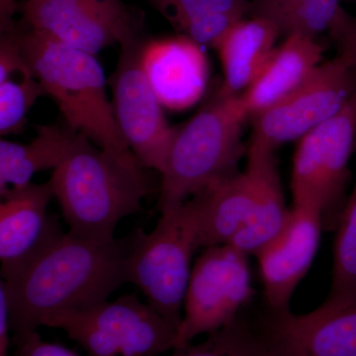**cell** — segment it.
<instances>
[{
	"instance_id": "8992f818",
	"label": "cell",
	"mask_w": 356,
	"mask_h": 356,
	"mask_svg": "<svg viewBox=\"0 0 356 356\" xmlns=\"http://www.w3.org/2000/svg\"><path fill=\"white\" fill-rule=\"evenodd\" d=\"M42 325L63 330L86 356H158L173 350L177 339V329L137 293L54 314Z\"/></svg>"
},
{
	"instance_id": "f546056e",
	"label": "cell",
	"mask_w": 356,
	"mask_h": 356,
	"mask_svg": "<svg viewBox=\"0 0 356 356\" xmlns=\"http://www.w3.org/2000/svg\"><path fill=\"white\" fill-rule=\"evenodd\" d=\"M19 8L16 0H0V30L9 31L15 27L13 16Z\"/></svg>"
},
{
	"instance_id": "f1b7e54d",
	"label": "cell",
	"mask_w": 356,
	"mask_h": 356,
	"mask_svg": "<svg viewBox=\"0 0 356 356\" xmlns=\"http://www.w3.org/2000/svg\"><path fill=\"white\" fill-rule=\"evenodd\" d=\"M10 334L6 297L3 290L0 288V356H8L9 346L13 343V337H10Z\"/></svg>"
},
{
	"instance_id": "6da1fadb",
	"label": "cell",
	"mask_w": 356,
	"mask_h": 356,
	"mask_svg": "<svg viewBox=\"0 0 356 356\" xmlns=\"http://www.w3.org/2000/svg\"><path fill=\"white\" fill-rule=\"evenodd\" d=\"M144 234L136 229L123 238L95 242L67 232L24 270L1 280L13 343L37 332L48 316L107 301L128 283L129 261Z\"/></svg>"
},
{
	"instance_id": "ac0fdd59",
	"label": "cell",
	"mask_w": 356,
	"mask_h": 356,
	"mask_svg": "<svg viewBox=\"0 0 356 356\" xmlns=\"http://www.w3.org/2000/svg\"><path fill=\"white\" fill-rule=\"evenodd\" d=\"M280 29L273 21L261 16L242 18L227 30L214 48L221 58L224 81L218 95H238L259 76L274 50Z\"/></svg>"
},
{
	"instance_id": "d6986e66",
	"label": "cell",
	"mask_w": 356,
	"mask_h": 356,
	"mask_svg": "<svg viewBox=\"0 0 356 356\" xmlns=\"http://www.w3.org/2000/svg\"><path fill=\"white\" fill-rule=\"evenodd\" d=\"M191 199L197 210L200 248L229 243L254 212V179L247 170L238 172Z\"/></svg>"
},
{
	"instance_id": "d4e9b609",
	"label": "cell",
	"mask_w": 356,
	"mask_h": 356,
	"mask_svg": "<svg viewBox=\"0 0 356 356\" xmlns=\"http://www.w3.org/2000/svg\"><path fill=\"white\" fill-rule=\"evenodd\" d=\"M341 0H302L273 21L280 32L314 37L331 29L343 9Z\"/></svg>"
},
{
	"instance_id": "5bb4252c",
	"label": "cell",
	"mask_w": 356,
	"mask_h": 356,
	"mask_svg": "<svg viewBox=\"0 0 356 356\" xmlns=\"http://www.w3.org/2000/svg\"><path fill=\"white\" fill-rule=\"evenodd\" d=\"M324 231L317 209L293 204L280 233L254 255L259 261L267 310L290 309L295 290L315 259Z\"/></svg>"
},
{
	"instance_id": "9a60e30c",
	"label": "cell",
	"mask_w": 356,
	"mask_h": 356,
	"mask_svg": "<svg viewBox=\"0 0 356 356\" xmlns=\"http://www.w3.org/2000/svg\"><path fill=\"white\" fill-rule=\"evenodd\" d=\"M140 64L161 106L189 108L202 97L209 67L202 44L178 35L143 41Z\"/></svg>"
},
{
	"instance_id": "cb8c5ba5",
	"label": "cell",
	"mask_w": 356,
	"mask_h": 356,
	"mask_svg": "<svg viewBox=\"0 0 356 356\" xmlns=\"http://www.w3.org/2000/svg\"><path fill=\"white\" fill-rule=\"evenodd\" d=\"M44 92L33 72L21 74L18 81L9 77L0 81V134L19 132L24 127L27 115L37 99Z\"/></svg>"
},
{
	"instance_id": "603a6c76",
	"label": "cell",
	"mask_w": 356,
	"mask_h": 356,
	"mask_svg": "<svg viewBox=\"0 0 356 356\" xmlns=\"http://www.w3.org/2000/svg\"><path fill=\"white\" fill-rule=\"evenodd\" d=\"M170 356H273L257 327L238 316L201 343L175 348Z\"/></svg>"
},
{
	"instance_id": "52a82bcc",
	"label": "cell",
	"mask_w": 356,
	"mask_h": 356,
	"mask_svg": "<svg viewBox=\"0 0 356 356\" xmlns=\"http://www.w3.org/2000/svg\"><path fill=\"white\" fill-rule=\"evenodd\" d=\"M356 140V90L343 109L300 139L291 175L293 204L315 208L334 231L346 205Z\"/></svg>"
},
{
	"instance_id": "83f0119b",
	"label": "cell",
	"mask_w": 356,
	"mask_h": 356,
	"mask_svg": "<svg viewBox=\"0 0 356 356\" xmlns=\"http://www.w3.org/2000/svg\"><path fill=\"white\" fill-rule=\"evenodd\" d=\"M301 1L302 0H255L254 3L250 4V9L254 16H261L273 21Z\"/></svg>"
},
{
	"instance_id": "7c38bea8",
	"label": "cell",
	"mask_w": 356,
	"mask_h": 356,
	"mask_svg": "<svg viewBox=\"0 0 356 356\" xmlns=\"http://www.w3.org/2000/svg\"><path fill=\"white\" fill-rule=\"evenodd\" d=\"M0 204L1 280L24 270L67 232L48 211L54 198L50 182L29 184L2 196Z\"/></svg>"
},
{
	"instance_id": "484cf974",
	"label": "cell",
	"mask_w": 356,
	"mask_h": 356,
	"mask_svg": "<svg viewBox=\"0 0 356 356\" xmlns=\"http://www.w3.org/2000/svg\"><path fill=\"white\" fill-rule=\"evenodd\" d=\"M13 343L15 344L13 356H79L62 344L44 341L38 332L28 334Z\"/></svg>"
},
{
	"instance_id": "4fadbf2b",
	"label": "cell",
	"mask_w": 356,
	"mask_h": 356,
	"mask_svg": "<svg viewBox=\"0 0 356 356\" xmlns=\"http://www.w3.org/2000/svg\"><path fill=\"white\" fill-rule=\"evenodd\" d=\"M257 329L273 356H356V301L303 315L267 310Z\"/></svg>"
},
{
	"instance_id": "4316f807",
	"label": "cell",
	"mask_w": 356,
	"mask_h": 356,
	"mask_svg": "<svg viewBox=\"0 0 356 356\" xmlns=\"http://www.w3.org/2000/svg\"><path fill=\"white\" fill-rule=\"evenodd\" d=\"M330 30L339 42V54L348 58L356 69V18H351L341 11Z\"/></svg>"
},
{
	"instance_id": "5b68a950",
	"label": "cell",
	"mask_w": 356,
	"mask_h": 356,
	"mask_svg": "<svg viewBox=\"0 0 356 356\" xmlns=\"http://www.w3.org/2000/svg\"><path fill=\"white\" fill-rule=\"evenodd\" d=\"M200 248L197 210L192 199L161 211L156 227L145 233L128 266V283L136 285L159 315L177 329L194 254Z\"/></svg>"
},
{
	"instance_id": "7402d4cb",
	"label": "cell",
	"mask_w": 356,
	"mask_h": 356,
	"mask_svg": "<svg viewBox=\"0 0 356 356\" xmlns=\"http://www.w3.org/2000/svg\"><path fill=\"white\" fill-rule=\"evenodd\" d=\"M334 232L331 287L321 305L327 308L356 301V180Z\"/></svg>"
},
{
	"instance_id": "8fae6325",
	"label": "cell",
	"mask_w": 356,
	"mask_h": 356,
	"mask_svg": "<svg viewBox=\"0 0 356 356\" xmlns=\"http://www.w3.org/2000/svg\"><path fill=\"white\" fill-rule=\"evenodd\" d=\"M20 8L35 31L91 55L139 37V22L122 0H25Z\"/></svg>"
},
{
	"instance_id": "9c48e42d",
	"label": "cell",
	"mask_w": 356,
	"mask_h": 356,
	"mask_svg": "<svg viewBox=\"0 0 356 356\" xmlns=\"http://www.w3.org/2000/svg\"><path fill=\"white\" fill-rule=\"evenodd\" d=\"M356 90V69L339 54L321 64L298 88L255 116L250 144L274 149L301 139L339 113Z\"/></svg>"
},
{
	"instance_id": "7a4b0ae2",
	"label": "cell",
	"mask_w": 356,
	"mask_h": 356,
	"mask_svg": "<svg viewBox=\"0 0 356 356\" xmlns=\"http://www.w3.org/2000/svg\"><path fill=\"white\" fill-rule=\"evenodd\" d=\"M135 154L126 158L100 149L81 134L49 180L70 235L109 242L124 218L142 209L153 191L151 177Z\"/></svg>"
},
{
	"instance_id": "2e32d148",
	"label": "cell",
	"mask_w": 356,
	"mask_h": 356,
	"mask_svg": "<svg viewBox=\"0 0 356 356\" xmlns=\"http://www.w3.org/2000/svg\"><path fill=\"white\" fill-rule=\"evenodd\" d=\"M324 46L314 37L288 35L284 43L274 49L259 76L243 95L248 116H257L298 88L321 65Z\"/></svg>"
},
{
	"instance_id": "30bf717a",
	"label": "cell",
	"mask_w": 356,
	"mask_h": 356,
	"mask_svg": "<svg viewBox=\"0 0 356 356\" xmlns=\"http://www.w3.org/2000/svg\"><path fill=\"white\" fill-rule=\"evenodd\" d=\"M142 43L138 37L120 44L116 69L107 81L115 119L129 147L145 168L161 173L177 128L168 125L143 70Z\"/></svg>"
},
{
	"instance_id": "277c9868",
	"label": "cell",
	"mask_w": 356,
	"mask_h": 356,
	"mask_svg": "<svg viewBox=\"0 0 356 356\" xmlns=\"http://www.w3.org/2000/svg\"><path fill=\"white\" fill-rule=\"evenodd\" d=\"M248 115L240 95L219 97L177 128L161 173V211L181 205L238 172L242 128Z\"/></svg>"
},
{
	"instance_id": "ffe728a7",
	"label": "cell",
	"mask_w": 356,
	"mask_h": 356,
	"mask_svg": "<svg viewBox=\"0 0 356 356\" xmlns=\"http://www.w3.org/2000/svg\"><path fill=\"white\" fill-rule=\"evenodd\" d=\"M37 136L28 144L0 140V194L31 184L33 175L55 170L70 153L77 134L58 126L40 125Z\"/></svg>"
},
{
	"instance_id": "3957f363",
	"label": "cell",
	"mask_w": 356,
	"mask_h": 356,
	"mask_svg": "<svg viewBox=\"0 0 356 356\" xmlns=\"http://www.w3.org/2000/svg\"><path fill=\"white\" fill-rule=\"evenodd\" d=\"M20 42L35 77L57 103L70 130L114 156H133L122 135L95 55L72 48L29 27Z\"/></svg>"
},
{
	"instance_id": "e0dca14e",
	"label": "cell",
	"mask_w": 356,
	"mask_h": 356,
	"mask_svg": "<svg viewBox=\"0 0 356 356\" xmlns=\"http://www.w3.org/2000/svg\"><path fill=\"white\" fill-rule=\"evenodd\" d=\"M245 170L255 186L254 212L231 245L248 255H255L277 235L289 217L274 151L250 144Z\"/></svg>"
},
{
	"instance_id": "44dd1931",
	"label": "cell",
	"mask_w": 356,
	"mask_h": 356,
	"mask_svg": "<svg viewBox=\"0 0 356 356\" xmlns=\"http://www.w3.org/2000/svg\"><path fill=\"white\" fill-rule=\"evenodd\" d=\"M180 35L215 47L250 9L248 0H147Z\"/></svg>"
},
{
	"instance_id": "ba28073f",
	"label": "cell",
	"mask_w": 356,
	"mask_h": 356,
	"mask_svg": "<svg viewBox=\"0 0 356 356\" xmlns=\"http://www.w3.org/2000/svg\"><path fill=\"white\" fill-rule=\"evenodd\" d=\"M248 257L231 243L203 248L192 267L175 348L241 316L254 295Z\"/></svg>"
}]
</instances>
